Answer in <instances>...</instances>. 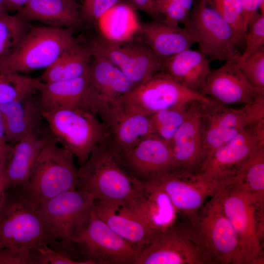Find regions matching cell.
I'll list each match as a JSON object with an SVG mask.
<instances>
[{"mask_svg":"<svg viewBox=\"0 0 264 264\" xmlns=\"http://www.w3.org/2000/svg\"><path fill=\"white\" fill-rule=\"evenodd\" d=\"M184 28L210 60L238 63L242 53L234 31L208 0H196Z\"/></svg>","mask_w":264,"mask_h":264,"instance_id":"8","label":"cell"},{"mask_svg":"<svg viewBox=\"0 0 264 264\" xmlns=\"http://www.w3.org/2000/svg\"><path fill=\"white\" fill-rule=\"evenodd\" d=\"M91 54L82 107L99 117L135 86L108 59Z\"/></svg>","mask_w":264,"mask_h":264,"instance_id":"16","label":"cell"},{"mask_svg":"<svg viewBox=\"0 0 264 264\" xmlns=\"http://www.w3.org/2000/svg\"><path fill=\"white\" fill-rule=\"evenodd\" d=\"M33 251L34 264H78L47 245L33 249Z\"/></svg>","mask_w":264,"mask_h":264,"instance_id":"40","label":"cell"},{"mask_svg":"<svg viewBox=\"0 0 264 264\" xmlns=\"http://www.w3.org/2000/svg\"><path fill=\"white\" fill-rule=\"evenodd\" d=\"M42 83L39 79L0 69V105L35 94Z\"/></svg>","mask_w":264,"mask_h":264,"instance_id":"32","label":"cell"},{"mask_svg":"<svg viewBox=\"0 0 264 264\" xmlns=\"http://www.w3.org/2000/svg\"><path fill=\"white\" fill-rule=\"evenodd\" d=\"M135 180L105 142L96 147L78 170L76 189L94 201L131 198Z\"/></svg>","mask_w":264,"mask_h":264,"instance_id":"4","label":"cell"},{"mask_svg":"<svg viewBox=\"0 0 264 264\" xmlns=\"http://www.w3.org/2000/svg\"><path fill=\"white\" fill-rule=\"evenodd\" d=\"M263 120L264 99L240 108H232L213 99L201 103L200 123L203 164L215 150L244 129Z\"/></svg>","mask_w":264,"mask_h":264,"instance_id":"6","label":"cell"},{"mask_svg":"<svg viewBox=\"0 0 264 264\" xmlns=\"http://www.w3.org/2000/svg\"><path fill=\"white\" fill-rule=\"evenodd\" d=\"M264 146V120L251 125L215 150L199 173L210 181L222 182L234 177L242 166Z\"/></svg>","mask_w":264,"mask_h":264,"instance_id":"15","label":"cell"},{"mask_svg":"<svg viewBox=\"0 0 264 264\" xmlns=\"http://www.w3.org/2000/svg\"><path fill=\"white\" fill-rule=\"evenodd\" d=\"M151 182L166 192L180 214L188 221L222 184L209 181L199 173L179 170Z\"/></svg>","mask_w":264,"mask_h":264,"instance_id":"17","label":"cell"},{"mask_svg":"<svg viewBox=\"0 0 264 264\" xmlns=\"http://www.w3.org/2000/svg\"><path fill=\"white\" fill-rule=\"evenodd\" d=\"M189 222L213 264H242L237 236L215 193Z\"/></svg>","mask_w":264,"mask_h":264,"instance_id":"7","label":"cell"},{"mask_svg":"<svg viewBox=\"0 0 264 264\" xmlns=\"http://www.w3.org/2000/svg\"><path fill=\"white\" fill-rule=\"evenodd\" d=\"M76 0H30L16 15L24 21H38L48 26L82 28L85 23Z\"/></svg>","mask_w":264,"mask_h":264,"instance_id":"27","label":"cell"},{"mask_svg":"<svg viewBox=\"0 0 264 264\" xmlns=\"http://www.w3.org/2000/svg\"><path fill=\"white\" fill-rule=\"evenodd\" d=\"M0 140L7 143L5 138V131L3 116L0 110ZM8 144V143H7Z\"/></svg>","mask_w":264,"mask_h":264,"instance_id":"47","label":"cell"},{"mask_svg":"<svg viewBox=\"0 0 264 264\" xmlns=\"http://www.w3.org/2000/svg\"><path fill=\"white\" fill-rule=\"evenodd\" d=\"M156 9L164 19L182 23L184 27L189 20L191 12L169 0H157Z\"/></svg>","mask_w":264,"mask_h":264,"instance_id":"39","label":"cell"},{"mask_svg":"<svg viewBox=\"0 0 264 264\" xmlns=\"http://www.w3.org/2000/svg\"><path fill=\"white\" fill-rule=\"evenodd\" d=\"M93 210L113 231L140 251L155 235L129 198L94 201Z\"/></svg>","mask_w":264,"mask_h":264,"instance_id":"19","label":"cell"},{"mask_svg":"<svg viewBox=\"0 0 264 264\" xmlns=\"http://www.w3.org/2000/svg\"><path fill=\"white\" fill-rule=\"evenodd\" d=\"M235 178L245 190L264 204V146L246 162Z\"/></svg>","mask_w":264,"mask_h":264,"instance_id":"31","label":"cell"},{"mask_svg":"<svg viewBox=\"0 0 264 264\" xmlns=\"http://www.w3.org/2000/svg\"><path fill=\"white\" fill-rule=\"evenodd\" d=\"M74 156L54 139L40 154L25 188L39 203L76 189L78 170Z\"/></svg>","mask_w":264,"mask_h":264,"instance_id":"9","label":"cell"},{"mask_svg":"<svg viewBox=\"0 0 264 264\" xmlns=\"http://www.w3.org/2000/svg\"><path fill=\"white\" fill-rule=\"evenodd\" d=\"M225 21L235 33L239 46L243 44L245 27L241 0H208Z\"/></svg>","mask_w":264,"mask_h":264,"instance_id":"35","label":"cell"},{"mask_svg":"<svg viewBox=\"0 0 264 264\" xmlns=\"http://www.w3.org/2000/svg\"><path fill=\"white\" fill-rule=\"evenodd\" d=\"M87 86V75L69 81L43 82L38 91L42 110L49 111L69 108L82 109Z\"/></svg>","mask_w":264,"mask_h":264,"instance_id":"29","label":"cell"},{"mask_svg":"<svg viewBox=\"0 0 264 264\" xmlns=\"http://www.w3.org/2000/svg\"><path fill=\"white\" fill-rule=\"evenodd\" d=\"M215 194L237 236L242 264H263L264 204L235 177L223 183Z\"/></svg>","mask_w":264,"mask_h":264,"instance_id":"2","label":"cell"},{"mask_svg":"<svg viewBox=\"0 0 264 264\" xmlns=\"http://www.w3.org/2000/svg\"><path fill=\"white\" fill-rule=\"evenodd\" d=\"M30 0H3L8 11H19Z\"/></svg>","mask_w":264,"mask_h":264,"instance_id":"45","label":"cell"},{"mask_svg":"<svg viewBox=\"0 0 264 264\" xmlns=\"http://www.w3.org/2000/svg\"><path fill=\"white\" fill-rule=\"evenodd\" d=\"M186 10L191 12L196 0H169Z\"/></svg>","mask_w":264,"mask_h":264,"instance_id":"46","label":"cell"},{"mask_svg":"<svg viewBox=\"0 0 264 264\" xmlns=\"http://www.w3.org/2000/svg\"><path fill=\"white\" fill-rule=\"evenodd\" d=\"M12 146L10 145L2 155L0 161V198L5 191L4 171L7 160Z\"/></svg>","mask_w":264,"mask_h":264,"instance_id":"44","label":"cell"},{"mask_svg":"<svg viewBox=\"0 0 264 264\" xmlns=\"http://www.w3.org/2000/svg\"><path fill=\"white\" fill-rule=\"evenodd\" d=\"M202 94L221 104L244 106L264 99V91L253 87L246 80L237 64L225 62L211 70Z\"/></svg>","mask_w":264,"mask_h":264,"instance_id":"20","label":"cell"},{"mask_svg":"<svg viewBox=\"0 0 264 264\" xmlns=\"http://www.w3.org/2000/svg\"><path fill=\"white\" fill-rule=\"evenodd\" d=\"M122 0H84L81 15L84 23L96 24L111 8Z\"/></svg>","mask_w":264,"mask_h":264,"instance_id":"38","label":"cell"},{"mask_svg":"<svg viewBox=\"0 0 264 264\" xmlns=\"http://www.w3.org/2000/svg\"><path fill=\"white\" fill-rule=\"evenodd\" d=\"M157 0H122L133 10L141 11L153 20H161L163 18L158 13L156 7Z\"/></svg>","mask_w":264,"mask_h":264,"instance_id":"42","label":"cell"},{"mask_svg":"<svg viewBox=\"0 0 264 264\" xmlns=\"http://www.w3.org/2000/svg\"><path fill=\"white\" fill-rule=\"evenodd\" d=\"M8 13L3 0H0V16Z\"/></svg>","mask_w":264,"mask_h":264,"instance_id":"49","label":"cell"},{"mask_svg":"<svg viewBox=\"0 0 264 264\" xmlns=\"http://www.w3.org/2000/svg\"><path fill=\"white\" fill-rule=\"evenodd\" d=\"M134 264H213L189 221L155 234Z\"/></svg>","mask_w":264,"mask_h":264,"instance_id":"12","label":"cell"},{"mask_svg":"<svg viewBox=\"0 0 264 264\" xmlns=\"http://www.w3.org/2000/svg\"><path fill=\"white\" fill-rule=\"evenodd\" d=\"M134 179V193L129 199L155 235L183 223L180 221V218H184L163 190L152 182Z\"/></svg>","mask_w":264,"mask_h":264,"instance_id":"22","label":"cell"},{"mask_svg":"<svg viewBox=\"0 0 264 264\" xmlns=\"http://www.w3.org/2000/svg\"><path fill=\"white\" fill-rule=\"evenodd\" d=\"M239 67L250 85L264 91V47L248 56Z\"/></svg>","mask_w":264,"mask_h":264,"instance_id":"37","label":"cell"},{"mask_svg":"<svg viewBox=\"0 0 264 264\" xmlns=\"http://www.w3.org/2000/svg\"><path fill=\"white\" fill-rule=\"evenodd\" d=\"M42 113L53 139L69 151L80 166L96 147L107 140L106 127L90 111L69 108L42 110Z\"/></svg>","mask_w":264,"mask_h":264,"instance_id":"3","label":"cell"},{"mask_svg":"<svg viewBox=\"0 0 264 264\" xmlns=\"http://www.w3.org/2000/svg\"><path fill=\"white\" fill-rule=\"evenodd\" d=\"M35 94L0 105L7 143L14 144L32 135H51Z\"/></svg>","mask_w":264,"mask_h":264,"instance_id":"23","label":"cell"},{"mask_svg":"<svg viewBox=\"0 0 264 264\" xmlns=\"http://www.w3.org/2000/svg\"><path fill=\"white\" fill-rule=\"evenodd\" d=\"M10 145L3 142L0 140V157L9 148Z\"/></svg>","mask_w":264,"mask_h":264,"instance_id":"48","label":"cell"},{"mask_svg":"<svg viewBox=\"0 0 264 264\" xmlns=\"http://www.w3.org/2000/svg\"><path fill=\"white\" fill-rule=\"evenodd\" d=\"M38 205L25 188L4 191L0 198V249H32L58 240L41 217Z\"/></svg>","mask_w":264,"mask_h":264,"instance_id":"1","label":"cell"},{"mask_svg":"<svg viewBox=\"0 0 264 264\" xmlns=\"http://www.w3.org/2000/svg\"><path fill=\"white\" fill-rule=\"evenodd\" d=\"M212 100L189 89L160 70L135 86L118 102L126 110L150 116L162 110L184 106L193 102L207 103Z\"/></svg>","mask_w":264,"mask_h":264,"instance_id":"10","label":"cell"},{"mask_svg":"<svg viewBox=\"0 0 264 264\" xmlns=\"http://www.w3.org/2000/svg\"><path fill=\"white\" fill-rule=\"evenodd\" d=\"M89 47L79 43L64 52L45 69L40 80L45 83L71 80L87 75L91 58Z\"/></svg>","mask_w":264,"mask_h":264,"instance_id":"30","label":"cell"},{"mask_svg":"<svg viewBox=\"0 0 264 264\" xmlns=\"http://www.w3.org/2000/svg\"><path fill=\"white\" fill-rule=\"evenodd\" d=\"M94 203L87 194L74 189L39 203L38 212L57 240L73 242L87 226Z\"/></svg>","mask_w":264,"mask_h":264,"instance_id":"13","label":"cell"},{"mask_svg":"<svg viewBox=\"0 0 264 264\" xmlns=\"http://www.w3.org/2000/svg\"><path fill=\"white\" fill-rule=\"evenodd\" d=\"M30 26L16 14L0 16V65L15 50Z\"/></svg>","mask_w":264,"mask_h":264,"instance_id":"33","label":"cell"},{"mask_svg":"<svg viewBox=\"0 0 264 264\" xmlns=\"http://www.w3.org/2000/svg\"><path fill=\"white\" fill-rule=\"evenodd\" d=\"M243 9L244 21L247 28L250 21L259 13L264 14V0H241Z\"/></svg>","mask_w":264,"mask_h":264,"instance_id":"43","label":"cell"},{"mask_svg":"<svg viewBox=\"0 0 264 264\" xmlns=\"http://www.w3.org/2000/svg\"><path fill=\"white\" fill-rule=\"evenodd\" d=\"M138 30L143 43L163 60L197 43V40L184 27L164 18L141 23Z\"/></svg>","mask_w":264,"mask_h":264,"instance_id":"25","label":"cell"},{"mask_svg":"<svg viewBox=\"0 0 264 264\" xmlns=\"http://www.w3.org/2000/svg\"><path fill=\"white\" fill-rule=\"evenodd\" d=\"M100 120L108 132L106 143L116 154L129 150L153 135L150 116L126 110L119 102Z\"/></svg>","mask_w":264,"mask_h":264,"instance_id":"21","label":"cell"},{"mask_svg":"<svg viewBox=\"0 0 264 264\" xmlns=\"http://www.w3.org/2000/svg\"><path fill=\"white\" fill-rule=\"evenodd\" d=\"M116 155L128 173L141 182L152 181L176 170L170 144L154 135Z\"/></svg>","mask_w":264,"mask_h":264,"instance_id":"18","label":"cell"},{"mask_svg":"<svg viewBox=\"0 0 264 264\" xmlns=\"http://www.w3.org/2000/svg\"><path fill=\"white\" fill-rule=\"evenodd\" d=\"M3 154H2V155H3ZM2 156L0 157V159H1V158Z\"/></svg>","mask_w":264,"mask_h":264,"instance_id":"50","label":"cell"},{"mask_svg":"<svg viewBox=\"0 0 264 264\" xmlns=\"http://www.w3.org/2000/svg\"><path fill=\"white\" fill-rule=\"evenodd\" d=\"M72 242L83 264H134L140 252L100 219L93 207L87 226Z\"/></svg>","mask_w":264,"mask_h":264,"instance_id":"11","label":"cell"},{"mask_svg":"<svg viewBox=\"0 0 264 264\" xmlns=\"http://www.w3.org/2000/svg\"><path fill=\"white\" fill-rule=\"evenodd\" d=\"M51 135H32L12 146L4 171L5 190L27 187L38 157Z\"/></svg>","mask_w":264,"mask_h":264,"instance_id":"26","label":"cell"},{"mask_svg":"<svg viewBox=\"0 0 264 264\" xmlns=\"http://www.w3.org/2000/svg\"><path fill=\"white\" fill-rule=\"evenodd\" d=\"M91 52L108 59L135 86L160 71L164 60L144 43L99 35L90 42Z\"/></svg>","mask_w":264,"mask_h":264,"instance_id":"14","label":"cell"},{"mask_svg":"<svg viewBox=\"0 0 264 264\" xmlns=\"http://www.w3.org/2000/svg\"><path fill=\"white\" fill-rule=\"evenodd\" d=\"M190 103L162 110L150 115L153 135L170 144L186 117Z\"/></svg>","mask_w":264,"mask_h":264,"instance_id":"34","label":"cell"},{"mask_svg":"<svg viewBox=\"0 0 264 264\" xmlns=\"http://www.w3.org/2000/svg\"><path fill=\"white\" fill-rule=\"evenodd\" d=\"M245 48L237 65L240 66L250 55L264 47V14H258L249 23L243 37Z\"/></svg>","mask_w":264,"mask_h":264,"instance_id":"36","label":"cell"},{"mask_svg":"<svg viewBox=\"0 0 264 264\" xmlns=\"http://www.w3.org/2000/svg\"><path fill=\"white\" fill-rule=\"evenodd\" d=\"M201 103L195 101L189 104L186 117L170 143L176 170L198 173L203 164L200 123Z\"/></svg>","mask_w":264,"mask_h":264,"instance_id":"24","label":"cell"},{"mask_svg":"<svg viewBox=\"0 0 264 264\" xmlns=\"http://www.w3.org/2000/svg\"><path fill=\"white\" fill-rule=\"evenodd\" d=\"M0 264H34L33 249L18 248L1 249Z\"/></svg>","mask_w":264,"mask_h":264,"instance_id":"41","label":"cell"},{"mask_svg":"<svg viewBox=\"0 0 264 264\" xmlns=\"http://www.w3.org/2000/svg\"><path fill=\"white\" fill-rule=\"evenodd\" d=\"M78 44L72 28L31 25L15 50L0 65V69L19 73L46 69Z\"/></svg>","mask_w":264,"mask_h":264,"instance_id":"5","label":"cell"},{"mask_svg":"<svg viewBox=\"0 0 264 264\" xmlns=\"http://www.w3.org/2000/svg\"><path fill=\"white\" fill-rule=\"evenodd\" d=\"M210 61L199 50L189 48L164 59L160 70L189 89L202 94L211 71Z\"/></svg>","mask_w":264,"mask_h":264,"instance_id":"28","label":"cell"}]
</instances>
